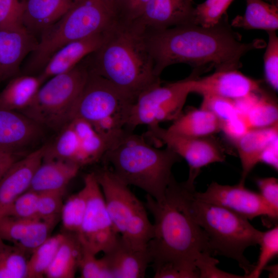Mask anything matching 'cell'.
Listing matches in <instances>:
<instances>
[{"label":"cell","mask_w":278,"mask_h":278,"mask_svg":"<svg viewBox=\"0 0 278 278\" xmlns=\"http://www.w3.org/2000/svg\"><path fill=\"white\" fill-rule=\"evenodd\" d=\"M186 185L171 179L161 200L146 194L145 205L152 215L153 235L147 249L155 278H197V262L213 254L207 237L193 219Z\"/></svg>","instance_id":"cell-1"},{"label":"cell","mask_w":278,"mask_h":278,"mask_svg":"<svg viewBox=\"0 0 278 278\" xmlns=\"http://www.w3.org/2000/svg\"><path fill=\"white\" fill-rule=\"evenodd\" d=\"M147 41L159 77L166 67L178 63L188 64L203 72L211 68L215 71L238 70L245 55L266 45L260 39L243 42L226 15L211 27L187 24L147 31Z\"/></svg>","instance_id":"cell-2"},{"label":"cell","mask_w":278,"mask_h":278,"mask_svg":"<svg viewBox=\"0 0 278 278\" xmlns=\"http://www.w3.org/2000/svg\"><path fill=\"white\" fill-rule=\"evenodd\" d=\"M89 69L133 98L161 82L154 70L147 30L137 21L116 20L100 47L88 56Z\"/></svg>","instance_id":"cell-3"},{"label":"cell","mask_w":278,"mask_h":278,"mask_svg":"<svg viewBox=\"0 0 278 278\" xmlns=\"http://www.w3.org/2000/svg\"><path fill=\"white\" fill-rule=\"evenodd\" d=\"M102 159L121 181L141 188L157 201L163 199L173 177L172 167L182 159L167 147L160 149L152 146L133 131L112 144Z\"/></svg>","instance_id":"cell-4"},{"label":"cell","mask_w":278,"mask_h":278,"mask_svg":"<svg viewBox=\"0 0 278 278\" xmlns=\"http://www.w3.org/2000/svg\"><path fill=\"white\" fill-rule=\"evenodd\" d=\"M186 185L189 212L205 234L212 253L236 260L245 271L244 276L248 274L254 266L244 253L247 248L258 244L262 232L255 228L248 219L199 199L195 195V186L187 183Z\"/></svg>","instance_id":"cell-5"},{"label":"cell","mask_w":278,"mask_h":278,"mask_svg":"<svg viewBox=\"0 0 278 278\" xmlns=\"http://www.w3.org/2000/svg\"><path fill=\"white\" fill-rule=\"evenodd\" d=\"M134 101L133 98L89 69L74 117L90 123L111 147L130 131L128 123Z\"/></svg>","instance_id":"cell-6"},{"label":"cell","mask_w":278,"mask_h":278,"mask_svg":"<svg viewBox=\"0 0 278 278\" xmlns=\"http://www.w3.org/2000/svg\"><path fill=\"white\" fill-rule=\"evenodd\" d=\"M116 20L97 0H81L45 29L30 54L26 70L41 71L52 55L66 44L108 29Z\"/></svg>","instance_id":"cell-7"},{"label":"cell","mask_w":278,"mask_h":278,"mask_svg":"<svg viewBox=\"0 0 278 278\" xmlns=\"http://www.w3.org/2000/svg\"><path fill=\"white\" fill-rule=\"evenodd\" d=\"M89 73L85 58L72 70L48 79L31 104L20 112L42 127L59 132L74 118Z\"/></svg>","instance_id":"cell-8"},{"label":"cell","mask_w":278,"mask_h":278,"mask_svg":"<svg viewBox=\"0 0 278 278\" xmlns=\"http://www.w3.org/2000/svg\"><path fill=\"white\" fill-rule=\"evenodd\" d=\"M94 172L117 233L133 247L147 248L153 235V225L145 204L110 169Z\"/></svg>","instance_id":"cell-9"},{"label":"cell","mask_w":278,"mask_h":278,"mask_svg":"<svg viewBox=\"0 0 278 278\" xmlns=\"http://www.w3.org/2000/svg\"><path fill=\"white\" fill-rule=\"evenodd\" d=\"M200 75L199 71L193 70L183 80L163 85L160 82L140 94L132 106L128 129L133 131L138 126L152 127L176 119L192 93L193 79Z\"/></svg>","instance_id":"cell-10"},{"label":"cell","mask_w":278,"mask_h":278,"mask_svg":"<svg viewBox=\"0 0 278 278\" xmlns=\"http://www.w3.org/2000/svg\"><path fill=\"white\" fill-rule=\"evenodd\" d=\"M110 144L85 120L74 117L46 145L43 159H58L80 168L102 159Z\"/></svg>","instance_id":"cell-11"},{"label":"cell","mask_w":278,"mask_h":278,"mask_svg":"<svg viewBox=\"0 0 278 278\" xmlns=\"http://www.w3.org/2000/svg\"><path fill=\"white\" fill-rule=\"evenodd\" d=\"M84 185L88 189V203L77 236L84 250L97 255L110 249L119 235L109 215L94 172L85 176Z\"/></svg>","instance_id":"cell-12"},{"label":"cell","mask_w":278,"mask_h":278,"mask_svg":"<svg viewBox=\"0 0 278 278\" xmlns=\"http://www.w3.org/2000/svg\"><path fill=\"white\" fill-rule=\"evenodd\" d=\"M148 128L149 136L165 144L186 161L189 166V175L186 182L189 184L194 185L202 168L213 163L223 162L225 160L222 146L211 136L180 135L168 131L160 125Z\"/></svg>","instance_id":"cell-13"},{"label":"cell","mask_w":278,"mask_h":278,"mask_svg":"<svg viewBox=\"0 0 278 278\" xmlns=\"http://www.w3.org/2000/svg\"><path fill=\"white\" fill-rule=\"evenodd\" d=\"M199 199L224 207L248 220L267 216L276 221L259 193L251 190L245 183L229 185L212 182L204 192L195 191Z\"/></svg>","instance_id":"cell-14"},{"label":"cell","mask_w":278,"mask_h":278,"mask_svg":"<svg viewBox=\"0 0 278 278\" xmlns=\"http://www.w3.org/2000/svg\"><path fill=\"white\" fill-rule=\"evenodd\" d=\"M262 82L248 77L238 70L215 71L203 77H195L192 93L236 100L262 90Z\"/></svg>","instance_id":"cell-15"},{"label":"cell","mask_w":278,"mask_h":278,"mask_svg":"<svg viewBox=\"0 0 278 278\" xmlns=\"http://www.w3.org/2000/svg\"><path fill=\"white\" fill-rule=\"evenodd\" d=\"M42 131L22 112L0 109V154L18 157L42 137Z\"/></svg>","instance_id":"cell-16"},{"label":"cell","mask_w":278,"mask_h":278,"mask_svg":"<svg viewBox=\"0 0 278 278\" xmlns=\"http://www.w3.org/2000/svg\"><path fill=\"white\" fill-rule=\"evenodd\" d=\"M37 43L22 25L0 27V84L19 75L23 60Z\"/></svg>","instance_id":"cell-17"},{"label":"cell","mask_w":278,"mask_h":278,"mask_svg":"<svg viewBox=\"0 0 278 278\" xmlns=\"http://www.w3.org/2000/svg\"><path fill=\"white\" fill-rule=\"evenodd\" d=\"M45 148L46 145H43L16 160L0 179V217L17 198L29 189L34 172L43 161Z\"/></svg>","instance_id":"cell-18"},{"label":"cell","mask_w":278,"mask_h":278,"mask_svg":"<svg viewBox=\"0 0 278 278\" xmlns=\"http://www.w3.org/2000/svg\"><path fill=\"white\" fill-rule=\"evenodd\" d=\"M193 0H150L136 20L148 32L193 24Z\"/></svg>","instance_id":"cell-19"},{"label":"cell","mask_w":278,"mask_h":278,"mask_svg":"<svg viewBox=\"0 0 278 278\" xmlns=\"http://www.w3.org/2000/svg\"><path fill=\"white\" fill-rule=\"evenodd\" d=\"M55 227L38 218L22 219L3 216L0 217V238L18 247L29 256L50 236Z\"/></svg>","instance_id":"cell-20"},{"label":"cell","mask_w":278,"mask_h":278,"mask_svg":"<svg viewBox=\"0 0 278 278\" xmlns=\"http://www.w3.org/2000/svg\"><path fill=\"white\" fill-rule=\"evenodd\" d=\"M113 278H143L145 277L151 258L147 247H133L120 236L113 246L103 253Z\"/></svg>","instance_id":"cell-21"},{"label":"cell","mask_w":278,"mask_h":278,"mask_svg":"<svg viewBox=\"0 0 278 278\" xmlns=\"http://www.w3.org/2000/svg\"><path fill=\"white\" fill-rule=\"evenodd\" d=\"M107 30L69 43L58 49L49 58L38 75L43 83L55 75L72 70L97 50L102 44Z\"/></svg>","instance_id":"cell-22"},{"label":"cell","mask_w":278,"mask_h":278,"mask_svg":"<svg viewBox=\"0 0 278 278\" xmlns=\"http://www.w3.org/2000/svg\"><path fill=\"white\" fill-rule=\"evenodd\" d=\"M277 140L278 123L268 127L250 129L233 143L242 167L239 182L245 183L250 172L260 163L266 148Z\"/></svg>","instance_id":"cell-23"},{"label":"cell","mask_w":278,"mask_h":278,"mask_svg":"<svg viewBox=\"0 0 278 278\" xmlns=\"http://www.w3.org/2000/svg\"><path fill=\"white\" fill-rule=\"evenodd\" d=\"M81 0H26L21 24L35 36L62 18Z\"/></svg>","instance_id":"cell-24"},{"label":"cell","mask_w":278,"mask_h":278,"mask_svg":"<svg viewBox=\"0 0 278 278\" xmlns=\"http://www.w3.org/2000/svg\"><path fill=\"white\" fill-rule=\"evenodd\" d=\"M80 167L58 159H43L32 178L29 189L38 193L63 192Z\"/></svg>","instance_id":"cell-25"},{"label":"cell","mask_w":278,"mask_h":278,"mask_svg":"<svg viewBox=\"0 0 278 278\" xmlns=\"http://www.w3.org/2000/svg\"><path fill=\"white\" fill-rule=\"evenodd\" d=\"M43 82L38 76L17 75L0 92V109L21 111L32 102Z\"/></svg>","instance_id":"cell-26"},{"label":"cell","mask_w":278,"mask_h":278,"mask_svg":"<svg viewBox=\"0 0 278 278\" xmlns=\"http://www.w3.org/2000/svg\"><path fill=\"white\" fill-rule=\"evenodd\" d=\"M167 130L186 136H211L221 131V122L213 113L200 108L180 114Z\"/></svg>","instance_id":"cell-27"},{"label":"cell","mask_w":278,"mask_h":278,"mask_svg":"<svg viewBox=\"0 0 278 278\" xmlns=\"http://www.w3.org/2000/svg\"><path fill=\"white\" fill-rule=\"evenodd\" d=\"M64 238L45 274L48 278H73L83 252L76 234L64 232Z\"/></svg>","instance_id":"cell-28"},{"label":"cell","mask_w":278,"mask_h":278,"mask_svg":"<svg viewBox=\"0 0 278 278\" xmlns=\"http://www.w3.org/2000/svg\"><path fill=\"white\" fill-rule=\"evenodd\" d=\"M242 15H237L230 24L232 27L245 29L276 31L278 28V9L275 3L263 0H246Z\"/></svg>","instance_id":"cell-29"},{"label":"cell","mask_w":278,"mask_h":278,"mask_svg":"<svg viewBox=\"0 0 278 278\" xmlns=\"http://www.w3.org/2000/svg\"><path fill=\"white\" fill-rule=\"evenodd\" d=\"M64 236V232L50 236L33 251L27 260V278L45 276Z\"/></svg>","instance_id":"cell-30"},{"label":"cell","mask_w":278,"mask_h":278,"mask_svg":"<svg viewBox=\"0 0 278 278\" xmlns=\"http://www.w3.org/2000/svg\"><path fill=\"white\" fill-rule=\"evenodd\" d=\"M240 115L249 129L268 127L278 123L277 105L262 90L250 109Z\"/></svg>","instance_id":"cell-31"},{"label":"cell","mask_w":278,"mask_h":278,"mask_svg":"<svg viewBox=\"0 0 278 278\" xmlns=\"http://www.w3.org/2000/svg\"><path fill=\"white\" fill-rule=\"evenodd\" d=\"M88 198L85 185L63 204L60 219L64 232L77 234L85 213Z\"/></svg>","instance_id":"cell-32"},{"label":"cell","mask_w":278,"mask_h":278,"mask_svg":"<svg viewBox=\"0 0 278 278\" xmlns=\"http://www.w3.org/2000/svg\"><path fill=\"white\" fill-rule=\"evenodd\" d=\"M29 256L0 238V278H27Z\"/></svg>","instance_id":"cell-33"},{"label":"cell","mask_w":278,"mask_h":278,"mask_svg":"<svg viewBox=\"0 0 278 278\" xmlns=\"http://www.w3.org/2000/svg\"><path fill=\"white\" fill-rule=\"evenodd\" d=\"M233 0H205L195 7L193 24L211 27L218 24L226 15Z\"/></svg>","instance_id":"cell-34"},{"label":"cell","mask_w":278,"mask_h":278,"mask_svg":"<svg viewBox=\"0 0 278 278\" xmlns=\"http://www.w3.org/2000/svg\"><path fill=\"white\" fill-rule=\"evenodd\" d=\"M258 245L260 253L256 264L245 277L258 278L268 264L278 254V226L262 232Z\"/></svg>","instance_id":"cell-35"},{"label":"cell","mask_w":278,"mask_h":278,"mask_svg":"<svg viewBox=\"0 0 278 278\" xmlns=\"http://www.w3.org/2000/svg\"><path fill=\"white\" fill-rule=\"evenodd\" d=\"M64 193L54 192L38 193V218L56 225L60 218Z\"/></svg>","instance_id":"cell-36"},{"label":"cell","mask_w":278,"mask_h":278,"mask_svg":"<svg viewBox=\"0 0 278 278\" xmlns=\"http://www.w3.org/2000/svg\"><path fill=\"white\" fill-rule=\"evenodd\" d=\"M268 41L264 55V74L268 84L275 91L278 89V37L276 31H267Z\"/></svg>","instance_id":"cell-37"},{"label":"cell","mask_w":278,"mask_h":278,"mask_svg":"<svg viewBox=\"0 0 278 278\" xmlns=\"http://www.w3.org/2000/svg\"><path fill=\"white\" fill-rule=\"evenodd\" d=\"M38 195V193L28 189L13 201L3 216L22 219L38 218L37 208Z\"/></svg>","instance_id":"cell-38"},{"label":"cell","mask_w":278,"mask_h":278,"mask_svg":"<svg viewBox=\"0 0 278 278\" xmlns=\"http://www.w3.org/2000/svg\"><path fill=\"white\" fill-rule=\"evenodd\" d=\"M78 270L82 278H113L103 257L98 258L96 255L83 249Z\"/></svg>","instance_id":"cell-39"},{"label":"cell","mask_w":278,"mask_h":278,"mask_svg":"<svg viewBox=\"0 0 278 278\" xmlns=\"http://www.w3.org/2000/svg\"><path fill=\"white\" fill-rule=\"evenodd\" d=\"M200 108L213 113L221 123L238 114L234 100L217 96H203Z\"/></svg>","instance_id":"cell-40"},{"label":"cell","mask_w":278,"mask_h":278,"mask_svg":"<svg viewBox=\"0 0 278 278\" xmlns=\"http://www.w3.org/2000/svg\"><path fill=\"white\" fill-rule=\"evenodd\" d=\"M26 0H0V27L22 25Z\"/></svg>","instance_id":"cell-41"},{"label":"cell","mask_w":278,"mask_h":278,"mask_svg":"<svg viewBox=\"0 0 278 278\" xmlns=\"http://www.w3.org/2000/svg\"><path fill=\"white\" fill-rule=\"evenodd\" d=\"M259 194L275 219L278 217V180L274 177L256 179Z\"/></svg>","instance_id":"cell-42"},{"label":"cell","mask_w":278,"mask_h":278,"mask_svg":"<svg viewBox=\"0 0 278 278\" xmlns=\"http://www.w3.org/2000/svg\"><path fill=\"white\" fill-rule=\"evenodd\" d=\"M150 0H120L116 18L124 21H134L142 14Z\"/></svg>","instance_id":"cell-43"},{"label":"cell","mask_w":278,"mask_h":278,"mask_svg":"<svg viewBox=\"0 0 278 278\" xmlns=\"http://www.w3.org/2000/svg\"><path fill=\"white\" fill-rule=\"evenodd\" d=\"M219 261L209 255L197 263L199 277L202 278H240L244 276L230 273L220 270L216 265Z\"/></svg>","instance_id":"cell-44"},{"label":"cell","mask_w":278,"mask_h":278,"mask_svg":"<svg viewBox=\"0 0 278 278\" xmlns=\"http://www.w3.org/2000/svg\"><path fill=\"white\" fill-rule=\"evenodd\" d=\"M249 130L242 117L238 114L234 117L221 123V131L234 143Z\"/></svg>","instance_id":"cell-45"},{"label":"cell","mask_w":278,"mask_h":278,"mask_svg":"<svg viewBox=\"0 0 278 278\" xmlns=\"http://www.w3.org/2000/svg\"><path fill=\"white\" fill-rule=\"evenodd\" d=\"M277 141H275L266 148L260 160V163L267 164L275 170L278 169Z\"/></svg>","instance_id":"cell-46"},{"label":"cell","mask_w":278,"mask_h":278,"mask_svg":"<svg viewBox=\"0 0 278 278\" xmlns=\"http://www.w3.org/2000/svg\"><path fill=\"white\" fill-rule=\"evenodd\" d=\"M17 157L0 154V179L9 168V167L16 161Z\"/></svg>","instance_id":"cell-47"},{"label":"cell","mask_w":278,"mask_h":278,"mask_svg":"<svg viewBox=\"0 0 278 278\" xmlns=\"http://www.w3.org/2000/svg\"><path fill=\"white\" fill-rule=\"evenodd\" d=\"M97 1L116 18L117 10L120 0Z\"/></svg>","instance_id":"cell-48"},{"label":"cell","mask_w":278,"mask_h":278,"mask_svg":"<svg viewBox=\"0 0 278 278\" xmlns=\"http://www.w3.org/2000/svg\"><path fill=\"white\" fill-rule=\"evenodd\" d=\"M268 269H270V271L271 272L270 275L272 276V277H276V276H277V275L276 274V269H277V265H274V267H273V266L269 267Z\"/></svg>","instance_id":"cell-49"}]
</instances>
